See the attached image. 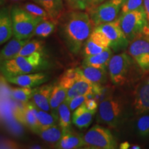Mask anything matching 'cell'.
<instances>
[{"mask_svg": "<svg viewBox=\"0 0 149 149\" xmlns=\"http://www.w3.org/2000/svg\"><path fill=\"white\" fill-rule=\"evenodd\" d=\"M61 24V36L68 50L74 55L79 53L95 26L87 11L73 10L63 15Z\"/></svg>", "mask_w": 149, "mask_h": 149, "instance_id": "cell-1", "label": "cell"}, {"mask_svg": "<svg viewBox=\"0 0 149 149\" xmlns=\"http://www.w3.org/2000/svg\"><path fill=\"white\" fill-rule=\"evenodd\" d=\"M141 70L133 57L127 53L113 55L109 61L108 72L114 84L123 86L135 81Z\"/></svg>", "mask_w": 149, "mask_h": 149, "instance_id": "cell-2", "label": "cell"}, {"mask_svg": "<svg viewBox=\"0 0 149 149\" xmlns=\"http://www.w3.org/2000/svg\"><path fill=\"white\" fill-rule=\"evenodd\" d=\"M47 62L43 53L36 52L28 56H17L1 61V72L5 77L36 72L45 68Z\"/></svg>", "mask_w": 149, "mask_h": 149, "instance_id": "cell-3", "label": "cell"}, {"mask_svg": "<svg viewBox=\"0 0 149 149\" xmlns=\"http://www.w3.org/2000/svg\"><path fill=\"white\" fill-rule=\"evenodd\" d=\"M13 26V35L19 40L31 39L34 36L35 30L42 18L36 17L19 6H13L10 9Z\"/></svg>", "mask_w": 149, "mask_h": 149, "instance_id": "cell-4", "label": "cell"}, {"mask_svg": "<svg viewBox=\"0 0 149 149\" xmlns=\"http://www.w3.org/2000/svg\"><path fill=\"white\" fill-rule=\"evenodd\" d=\"M124 118V105L122 100L113 96L107 97L98 107V123L110 128H117Z\"/></svg>", "mask_w": 149, "mask_h": 149, "instance_id": "cell-5", "label": "cell"}, {"mask_svg": "<svg viewBox=\"0 0 149 149\" xmlns=\"http://www.w3.org/2000/svg\"><path fill=\"white\" fill-rule=\"evenodd\" d=\"M120 26L128 42H132L141 34L148 26L144 8L122 13L119 17Z\"/></svg>", "mask_w": 149, "mask_h": 149, "instance_id": "cell-6", "label": "cell"}, {"mask_svg": "<svg viewBox=\"0 0 149 149\" xmlns=\"http://www.w3.org/2000/svg\"><path fill=\"white\" fill-rule=\"evenodd\" d=\"M124 1L125 0H106L100 4L87 9L86 11L90 15L95 26L117 19L121 15Z\"/></svg>", "mask_w": 149, "mask_h": 149, "instance_id": "cell-7", "label": "cell"}, {"mask_svg": "<svg viewBox=\"0 0 149 149\" xmlns=\"http://www.w3.org/2000/svg\"><path fill=\"white\" fill-rule=\"evenodd\" d=\"M86 146L94 149H115L117 142L108 128L96 124L84 135Z\"/></svg>", "mask_w": 149, "mask_h": 149, "instance_id": "cell-8", "label": "cell"}, {"mask_svg": "<svg viewBox=\"0 0 149 149\" xmlns=\"http://www.w3.org/2000/svg\"><path fill=\"white\" fill-rule=\"evenodd\" d=\"M105 35L110 43V48L114 52L125 50L130 42L126 38L120 26L119 18L115 21L102 24L95 26Z\"/></svg>", "mask_w": 149, "mask_h": 149, "instance_id": "cell-9", "label": "cell"}, {"mask_svg": "<svg viewBox=\"0 0 149 149\" xmlns=\"http://www.w3.org/2000/svg\"><path fill=\"white\" fill-rule=\"evenodd\" d=\"M128 53L144 72H149V36L141 34L130 42Z\"/></svg>", "mask_w": 149, "mask_h": 149, "instance_id": "cell-10", "label": "cell"}, {"mask_svg": "<svg viewBox=\"0 0 149 149\" xmlns=\"http://www.w3.org/2000/svg\"><path fill=\"white\" fill-rule=\"evenodd\" d=\"M133 107L137 115L149 113V76L136 86L134 91Z\"/></svg>", "mask_w": 149, "mask_h": 149, "instance_id": "cell-11", "label": "cell"}, {"mask_svg": "<svg viewBox=\"0 0 149 149\" xmlns=\"http://www.w3.org/2000/svg\"><path fill=\"white\" fill-rule=\"evenodd\" d=\"M110 47V43L103 33L96 27L86 41L84 45L83 53L85 57L94 55L103 52Z\"/></svg>", "mask_w": 149, "mask_h": 149, "instance_id": "cell-12", "label": "cell"}, {"mask_svg": "<svg viewBox=\"0 0 149 149\" xmlns=\"http://www.w3.org/2000/svg\"><path fill=\"white\" fill-rule=\"evenodd\" d=\"M6 79L8 82L19 86L34 88L46 82L48 77L47 74L44 72H32V73L6 77Z\"/></svg>", "mask_w": 149, "mask_h": 149, "instance_id": "cell-13", "label": "cell"}, {"mask_svg": "<svg viewBox=\"0 0 149 149\" xmlns=\"http://www.w3.org/2000/svg\"><path fill=\"white\" fill-rule=\"evenodd\" d=\"M37 111L38 107L33 102H28L24 103L23 107L18 110L17 113L19 120L35 133L39 130Z\"/></svg>", "mask_w": 149, "mask_h": 149, "instance_id": "cell-14", "label": "cell"}, {"mask_svg": "<svg viewBox=\"0 0 149 149\" xmlns=\"http://www.w3.org/2000/svg\"><path fill=\"white\" fill-rule=\"evenodd\" d=\"M80 73L93 86L102 85L107 81L108 70L88 65L78 67Z\"/></svg>", "mask_w": 149, "mask_h": 149, "instance_id": "cell-15", "label": "cell"}, {"mask_svg": "<svg viewBox=\"0 0 149 149\" xmlns=\"http://www.w3.org/2000/svg\"><path fill=\"white\" fill-rule=\"evenodd\" d=\"M86 146L84 136L71 130L63 132L61 139L55 145V148L77 149Z\"/></svg>", "mask_w": 149, "mask_h": 149, "instance_id": "cell-16", "label": "cell"}, {"mask_svg": "<svg viewBox=\"0 0 149 149\" xmlns=\"http://www.w3.org/2000/svg\"><path fill=\"white\" fill-rule=\"evenodd\" d=\"M53 86V84H44L34 88L32 97L33 102L40 109L46 111L51 110L50 97Z\"/></svg>", "mask_w": 149, "mask_h": 149, "instance_id": "cell-17", "label": "cell"}, {"mask_svg": "<svg viewBox=\"0 0 149 149\" xmlns=\"http://www.w3.org/2000/svg\"><path fill=\"white\" fill-rule=\"evenodd\" d=\"M13 35V26L10 9L1 8L0 12V44L7 42Z\"/></svg>", "mask_w": 149, "mask_h": 149, "instance_id": "cell-18", "label": "cell"}, {"mask_svg": "<svg viewBox=\"0 0 149 149\" xmlns=\"http://www.w3.org/2000/svg\"><path fill=\"white\" fill-rule=\"evenodd\" d=\"M48 13L52 20L58 22L64 14L63 0H32Z\"/></svg>", "mask_w": 149, "mask_h": 149, "instance_id": "cell-19", "label": "cell"}, {"mask_svg": "<svg viewBox=\"0 0 149 149\" xmlns=\"http://www.w3.org/2000/svg\"><path fill=\"white\" fill-rule=\"evenodd\" d=\"M95 113L96 111H89L86 108L84 104H82L72 113V124H74L79 129H84L88 128L91 125Z\"/></svg>", "mask_w": 149, "mask_h": 149, "instance_id": "cell-20", "label": "cell"}, {"mask_svg": "<svg viewBox=\"0 0 149 149\" xmlns=\"http://www.w3.org/2000/svg\"><path fill=\"white\" fill-rule=\"evenodd\" d=\"M93 85L84 77L82 74L72 84L67 91L66 101L77 96L87 95L93 92Z\"/></svg>", "mask_w": 149, "mask_h": 149, "instance_id": "cell-21", "label": "cell"}, {"mask_svg": "<svg viewBox=\"0 0 149 149\" xmlns=\"http://www.w3.org/2000/svg\"><path fill=\"white\" fill-rule=\"evenodd\" d=\"M31 39L19 40L14 37V38L9 41L4 46V47L1 50V53H0L1 61L8 60V59L15 57L21 51L22 48L24 47V46Z\"/></svg>", "mask_w": 149, "mask_h": 149, "instance_id": "cell-22", "label": "cell"}, {"mask_svg": "<svg viewBox=\"0 0 149 149\" xmlns=\"http://www.w3.org/2000/svg\"><path fill=\"white\" fill-rule=\"evenodd\" d=\"M113 56V50L109 47L100 53L85 57L82 64L97 67V68H104V69L107 70L109 61Z\"/></svg>", "mask_w": 149, "mask_h": 149, "instance_id": "cell-23", "label": "cell"}, {"mask_svg": "<svg viewBox=\"0 0 149 149\" xmlns=\"http://www.w3.org/2000/svg\"><path fill=\"white\" fill-rule=\"evenodd\" d=\"M68 89L57 83L54 85L50 97V107L52 113L57 115V110L61 104L66 100Z\"/></svg>", "mask_w": 149, "mask_h": 149, "instance_id": "cell-24", "label": "cell"}, {"mask_svg": "<svg viewBox=\"0 0 149 149\" xmlns=\"http://www.w3.org/2000/svg\"><path fill=\"white\" fill-rule=\"evenodd\" d=\"M35 133L46 142L56 144L61 139L63 132L59 124H56L46 129L37 130Z\"/></svg>", "mask_w": 149, "mask_h": 149, "instance_id": "cell-25", "label": "cell"}, {"mask_svg": "<svg viewBox=\"0 0 149 149\" xmlns=\"http://www.w3.org/2000/svg\"><path fill=\"white\" fill-rule=\"evenodd\" d=\"M70 111L67 102L65 101L61 104L57 110V116L59 119V126L62 130V132L70 130L72 118Z\"/></svg>", "mask_w": 149, "mask_h": 149, "instance_id": "cell-26", "label": "cell"}, {"mask_svg": "<svg viewBox=\"0 0 149 149\" xmlns=\"http://www.w3.org/2000/svg\"><path fill=\"white\" fill-rule=\"evenodd\" d=\"M37 120L39 123V130L46 129L59 124L58 116L57 115L53 113H48V111L40 109L39 108L37 111Z\"/></svg>", "mask_w": 149, "mask_h": 149, "instance_id": "cell-27", "label": "cell"}, {"mask_svg": "<svg viewBox=\"0 0 149 149\" xmlns=\"http://www.w3.org/2000/svg\"><path fill=\"white\" fill-rule=\"evenodd\" d=\"M57 24L58 22L52 20L51 19L43 20L37 25L35 29L34 36L36 35L37 37H42V38H46L55 31L56 25Z\"/></svg>", "mask_w": 149, "mask_h": 149, "instance_id": "cell-28", "label": "cell"}, {"mask_svg": "<svg viewBox=\"0 0 149 149\" xmlns=\"http://www.w3.org/2000/svg\"><path fill=\"white\" fill-rule=\"evenodd\" d=\"M80 76H81V73L78 69V67L74 68H70L61 74L58 80V83L62 86L68 89Z\"/></svg>", "mask_w": 149, "mask_h": 149, "instance_id": "cell-29", "label": "cell"}, {"mask_svg": "<svg viewBox=\"0 0 149 149\" xmlns=\"http://www.w3.org/2000/svg\"><path fill=\"white\" fill-rule=\"evenodd\" d=\"M34 88L29 87H22L13 88L10 90L11 95L13 98L22 103L29 102V100L33 97Z\"/></svg>", "mask_w": 149, "mask_h": 149, "instance_id": "cell-30", "label": "cell"}, {"mask_svg": "<svg viewBox=\"0 0 149 149\" xmlns=\"http://www.w3.org/2000/svg\"><path fill=\"white\" fill-rule=\"evenodd\" d=\"M135 129L140 137H149V113L139 115L135 122Z\"/></svg>", "mask_w": 149, "mask_h": 149, "instance_id": "cell-31", "label": "cell"}, {"mask_svg": "<svg viewBox=\"0 0 149 149\" xmlns=\"http://www.w3.org/2000/svg\"><path fill=\"white\" fill-rule=\"evenodd\" d=\"M43 50H44V44L42 41L37 40H29L24 46V47L22 48V50L17 56H28L36 53V52L43 53Z\"/></svg>", "mask_w": 149, "mask_h": 149, "instance_id": "cell-32", "label": "cell"}, {"mask_svg": "<svg viewBox=\"0 0 149 149\" xmlns=\"http://www.w3.org/2000/svg\"><path fill=\"white\" fill-rule=\"evenodd\" d=\"M19 6H21L22 8L26 10L28 13H29L30 14H31L33 16L36 17L42 18L44 19H51L49 15H48V13L42 7H41L40 5L37 4L35 3H22Z\"/></svg>", "mask_w": 149, "mask_h": 149, "instance_id": "cell-33", "label": "cell"}, {"mask_svg": "<svg viewBox=\"0 0 149 149\" xmlns=\"http://www.w3.org/2000/svg\"><path fill=\"white\" fill-rule=\"evenodd\" d=\"M144 8V0H125L122 6V13Z\"/></svg>", "mask_w": 149, "mask_h": 149, "instance_id": "cell-34", "label": "cell"}, {"mask_svg": "<svg viewBox=\"0 0 149 149\" xmlns=\"http://www.w3.org/2000/svg\"><path fill=\"white\" fill-rule=\"evenodd\" d=\"M68 4L73 10H86L91 7V0H69Z\"/></svg>", "mask_w": 149, "mask_h": 149, "instance_id": "cell-35", "label": "cell"}, {"mask_svg": "<svg viewBox=\"0 0 149 149\" xmlns=\"http://www.w3.org/2000/svg\"><path fill=\"white\" fill-rule=\"evenodd\" d=\"M88 100L87 99L86 95H81V96H77L75 97H73L70 100H68L67 103L68 104V107H69L70 111H71L72 113L75 111L77 108L81 107L84 103Z\"/></svg>", "mask_w": 149, "mask_h": 149, "instance_id": "cell-36", "label": "cell"}, {"mask_svg": "<svg viewBox=\"0 0 149 149\" xmlns=\"http://www.w3.org/2000/svg\"><path fill=\"white\" fill-rule=\"evenodd\" d=\"M84 106L89 111H97V109H98V102L97 101L96 99L95 98H91L88 99V100L86 101L84 103Z\"/></svg>", "mask_w": 149, "mask_h": 149, "instance_id": "cell-37", "label": "cell"}, {"mask_svg": "<svg viewBox=\"0 0 149 149\" xmlns=\"http://www.w3.org/2000/svg\"><path fill=\"white\" fill-rule=\"evenodd\" d=\"M19 146L15 141L3 138L1 141V148H18Z\"/></svg>", "mask_w": 149, "mask_h": 149, "instance_id": "cell-38", "label": "cell"}, {"mask_svg": "<svg viewBox=\"0 0 149 149\" xmlns=\"http://www.w3.org/2000/svg\"><path fill=\"white\" fill-rule=\"evenodd\" d=\"M144 7L146 15L147 22H148V26L144 30V34L149 36V0H144Z\"/></svg>", "mask_w": 149, "mask_h": 149, "instance_id": "cell-39", "label": "cell"}, {"mask_svg": "<svg viewBox=\"0 0 149 149\" xmlns=\"http://www.w3.org/2000/svg\"><path fill=\"white\" fill-rule=\"evenodd\" d=\"M130 144L128 142V141H124V142L122 143V144L120 145V148L128 149V148H130Z\"/></svg>", "mask_w": 149, "mask_h": 149, "instance_id": "cell-40", "label": "cell"}, {"mask_svg": "<svg viewBox=\"0 0 149 149\" xmlns=\"http://www.w3.org/2000/svg\"><path fill=\"white\" fill-rule=\"evenodd\" d=\"M106 1V0H91V6H97L100 3H101L103 2V1Z\"/></svg>", "mask_w": 149, "mask_h": 149, "instance_id": "cell-41", "label": "cell"}, {"mask_svg": "<svg viewBox=\"0 0 149 149\" xmlns=\"http://www.w3.org/2000/svg\"><path fill=\"white\" fill-rule=\"evenodd\" d=\"M130 148H131V149H140L141 146H139V145H135V144L130 145Z\"/></svg>", "mask_w": 149, "mask_h": 149, "instance_id": "cell-42", "label": "cell"}, {"mask_svg": "<svg viewBox=\"0 0 149 149\" xmlns=\"http://www.w3.org/2000/svg\"><path fill=\"white\" fill-rule=\"evenodd\" d=\"M9 1H13V2H21V1H26V0H9Z\"/></svg>", "mask_w": 149, "mask_h": 149, "instance_id": "cell-43", "label": "cell"}, {"mask_svg": "<svg viewBox=\"0 0 149 149\" xmlns=\"http://www.w3.org/2000/svg\"><path fill=\"white\" fill-rule=\"evenodd\" d=\"M31 148H42V147L40 146H39V145H35V146H33L31 147Z\"/></svg>", "mask_w": 149, "mask_h": 149, "instance_id": "cell-44", "label": "cell"}, {"mask_svg": "<svg viewBox=\"0 0 149 149\" xmlns=\"http://www.w3.org/2000/svg\"><path fill=\"white\" fill-rule=\"evenodd\" d=\"M65 1H66V3H68V1H69V0H65Z\"/></svg>", "mask_w": 149, "mask_h": 149, "instance_id": "cell-45", "label": "cell"}]
</instances>
